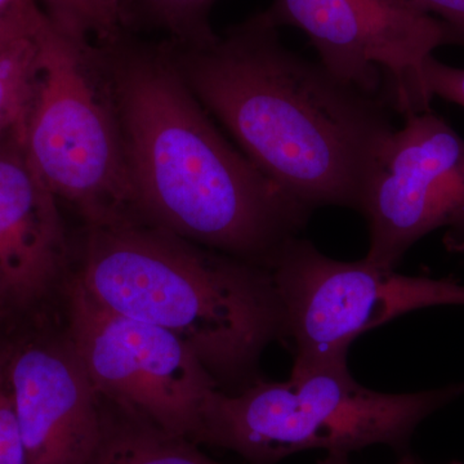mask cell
Here are the masks:
<instances>
[{
	"mask_svg": "<svg viewBox=\"0 0 464 464\" xmlns=\"http://www.w3.org/2000/svg\"><path fill=\"white\" fill-rule=\"evenodd\" d=\"M164 43L201 106L275 185L311 210L359 209L375 158L396 130L383 96L288 50L258 14L209 44Z\"/></svg>",
	"mask_w": 464,
	"mask_h": 464,
	"instance_id": "1",
	"label": "cell"
},
{
	"mask_svg": "<svg viewBox=\"0 0 464 464\" xmlns=\"http://www.w3.org/2000/svg\"><path fill=\"white\" fill-rule=\"evenodd\" d=\"M149 224L270 267L314 210L227 141L177 72L166 43L97 47Z\"/></svg>",
	"mask_w": 464,
	"mask_h": 464,
	"instance_id": "2",
	"label": "cell"
},
{
	"mask_svg": "<svg viewBox=\"0 0 464 464\" xmlns=\"http://www.w3.org/2000/svg\"><path fill=\"white\" fill-rule=\"evenodd\" d=\"M72 277L109 310L172 333L218 384L246 380L286 338L268 268L148 222L85 227Z\"/></svg>",
	"mask_w": 464,
	"mask_h": 464,
	"instance_id": "3",
	"label": "cell"
},
{
	"mask_svg": "<svg viewBox=\"0 0 464 464\" xmlns=\"http://www.w3.org/2000/svg\"><path fill=\"white\" fill-rule=\"evenodd\" d=\"M464 383L420 392L386 393L357 383L346 368L257 381L237 395L217 390L199 444L227 449L250 464H276L293 454L387 445L406 453L417 427L462 396Z\"/></svg>",
	"mask_w": 464,
	"mask_h": 464,
	"instance_id": "4",
	"label": "cell"
},
{
	"mask_svg": "<svg viewBox=\"0 0 464 464\" xmlns=\"http://www.w3.org/2000/svg\"><path fill=\"white\" fill-rule=\"evenodd\" d=\"M41 76L25 130L33 167L85 227L148 222L140 210L99 52L47 21Z\"/></svg>",
	"mask_w": 464,
	"mask_h": 464,
	"instance_id": "5",
	"label": "cell"
},
{
	"mask_svg": "<svg viewBox=\"0 0 464 464\" xmlns=\"http://www.w3.org/2000/svg\"><path fill=\"white\" fill-rule=\"evenodd\" d=\"M268 270L295 343L292 374L346 368L359 335L399 316L433 306L463 304L453 279L408 276L366 259L338 261L299 237L283 244Z\"/></svg>",
	"mask_w": 464,
	"mask_h": 464,
	"instance_id": "6",
	"label": "cell"
},
{
	"mask_svg": "<svg viewBox=\"0 0 464 464\" xmlns=\"http://www.w3.org/2000/svg\"><path fill=\"white\" fill-rule=\"evenodd\" d=\"M66 334L105 401L199 445L218 382L172 333L130 319L92 297L74 277L65 284Z\"/></svg>",
	"mask_w": 464,
	"mask_h": 464,
	"instance_id": "7",
	"label": "cell"
},
{
	"mask_svg": "<svg viewBox=\"0 0 464 464\" xmlns=\"http://www.w3.org/2000/svg\"><path fill=\"white\" fill-rule=\"evenodd\" d=\"M259 17L306 34L335 78L409 115L431 110L420 93L423 61L459 38L409 0H273Z\"/></svg>",
	"mask_w": 464,
	"mask_h": 464,
	"instance_id": "8",
	"label": "cell"
},
{
	"mask_svg": "<svg viewBox=\"0 0 464 464\" xmlns=\"http://www.w3.org/2000/svg\"><path fill=\"white\" fill-rule=\"evenodd\" d=\"M369 230L365 259L395 270L432 231L464 253V139L432 110L405 118L375 158L359 209Z\"/></svg>",
	"mask_w": 464,
	"mask_h": 464,
	"instance_id": "9",
	"label": "cell"
},
{
	"mask_svg": "<svg viewBox=\"0 0 464 464\" xmlns=\"http://www.w3.org/2000/svg\"><path fill=\"white\" fill-rule=\"evenodd\" d=\"M5 382L27 464H88L106 406L69 335L18 338Z\"/></svg>",
	"mask_w": 464,
	"mask_h": 464,
	"instance_id": "10",
	"label": "cell"
},
{
	"mask_svg": "<svg viewBox=\"0 0 464 464\" xmlns=\"http://www.w3.org/2000/svg\"><path fill=\"white\" fill-rule=\"evenodd\" d=\"M70 246L52 194L23 137L0 143V308L20 323L65 282Z\"/></svg>",
	"mask_w": 464,
	"mask_h": 464,
	"instance_id": "11",
	"label": "cell"
},
{
	"mask_svg": "<svg viewBox=\"0 0 464 464\" xmlns=\"http://www.w3.org/2000/svg\"><path fill=\"white\" fill-rule=\"evenodd\" d=\"M88 464H224L191 440L172 435L109 404L99 449Z\"/></svg>",
	"mask_w": 464,
	"mask_h": 464,
	"instance_id": "12",
	"label": "cell"
},
{
	"mask_svg": "<svg viewBox=\"0 0 464 464\" xmlns=\"http://www.w3.org/2000/svg\"><path fill=\"white\" fill-rule=\"evenodd\" d=\"M17 30L0 38V143L23 137L41 76L43 27Z\"/></svg>",
	"mask_w": 464,
	"mask_h": 464,
	"instance_id": "13",
	"label": "cell"
},
{
	"mask_svg": "<svg viewBox=\"0 0 464 464\" xmlns=\"http://www.w3.org/2000/svg\"><path fill=\"white\" fill-rule=\"evenodd\" d=\"M58 32L79 44L109 47L125 38L134 0H36Z\"/></svg>",
	"mask_w": 464,
	"mask_h": 464,
	"instance_id": "14",
	"label": "cell"
},
{
	"mask_svg": "<svg viewBox=\"0 0 464 464\" xmlns=\"http://www.w3.org/2000/svg\"><path fill=\"white\" fill-rule=\"evenodd\" d=\"M217 0H134V14H143L169 34V39L188 45L215 42L217 34L209 24V14Z\"/></svg>",
	"mask_w": 464,
	"mask_h": 464,
	"instance_id": "15",
	"label": "cell"
},
{
	"mask_svg": "<svg viewBox=\"0 0 464 464\" xmlns=\"http://www.w3.org/2000/svg\"><path fill=\"white\" fill-rule=\"evenodd\" d=\"M420 93L427 105L435 97L464 108V69L442 63L430 56L423 61L420 75Z\"/></svg>",
	"mask_w": 464,
	"mask_h": 464,
	"instance_id": "16",
	"label": "cell"
},
{
	"mask_svg": "<svg viewBox=\"0 0 464 464\" xmlns=\"http://www.w3.org/2000/svg\"><path fill=\"white\" fill-rule=\"evenodd\" d=\"M0 464H27L5 375L0 381Z\"/></svg>",
	"mask_w": 464,
	"mask_h": 464,
	"instance_id": "17",
	"label": "cell"
},
{
	"mask_svg": "<svg viewBox=\"0 0 464 464\" xmlns=\"http://www.w3.org/2000/svg\"><path fill=\"white\" fill-rule=\"evenodd\" d=\"M44 17L36 0H0V38L38 25Z\"/></svg>",
	"mask_w": 464,
	"mask_h": 464,
	"instance_id": "18",
	"label": "cell"
},
{
	"mask_svg": "<svg viewBox=\"0 0 464 464\" xmlns=\"http://www.w3.org/2000/svg\"><path fill=\"white\" fill-rule=\"evenodd\" d=\"M415 7L447 24L464 47V0H409Z\"/></svg>",
	"mask_w": 464,
	"mask_h": 464,
	"instance_id": "19",
	"label": "cell"
},
{
	"mask_svg": "<svg viewBox=\"0 0 464 464\" xmlns=\"http://www.w3.org/2000/svg\"><path fill=\"white\" fill-rule=\"evenodd\" d=\"M17 325L16 320L0 308V381L5 378L9 359L21 335L16 331Z\"/></svg>",
	"mask_w": 464,
	"mask_h": 464,
	"instance_id": "20",
	"label": "cell"
},
{
	"mask_svg": "<svg viewBox=\"0 0 464 464\" xmlns=\"http://www.w3.org/2000/svg\"><path fill=\"white\" fill-rule=\"evenodd\" d=\"M317 464H353L350 462V454H342V453H326V457L323 458L322 460H319ZM396 464H423L420 460H418L417 458L409 454L408 451L406 453L401 454L400 456V459ZM447 464H464L459 462V460H453V462H449Z\"/></svg>",
	"mask_w": 464,
	"mask_h": 464,
	"instance_id": "21",
	"label": "cell"
}]
</instances>
